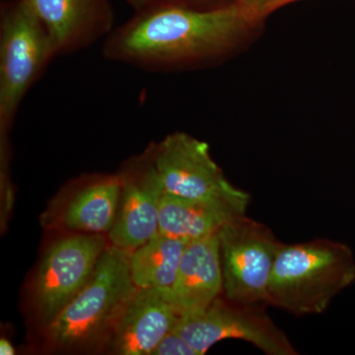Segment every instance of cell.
Returning <instances> with one entry per match:
<instances>
[{
	"label": "cell",
	"instance_id": "6da1fadb",
	"mask_svg": "<svg viewBox=\"0 0 355 355\" xmlns=\"http://www.w3.org/2000/svg\"><path fill=\"white\" fill-rule=\"evenodd\" d=\"M251 27L234 2L210 10L153 3L114 27L102 53L112 62L165 71L223 57Z\"/></svg>",
	"mask_w": 355,
	"mask_h": 355
},
{
	"label": "cell",
	"instance_id": "7a4b0ae2",
	"mask_svg": "<svg viewBox=\"0 0 355 355\" xmlns=\"http://www.w3.org/2000/svg\"><path fill=\"white\" fill-rule=\"evenodd\" d=\"M354 282V254L347 245L329 239L282 244L266 304L297 316L322 314Z\"/></svg>",
	"mask_w": 355,
	"mask_h": 355
},
{
	"label": "cell",
	"instance_id": "3957f363",
	"mask_svg": "<svg viewBox=\"0 0 355 355\" xmlns=\"http://www.w3.org/2000/svg\"><path fill=\"white\" fill-rule=\"evenodd\" d=\"M57 57L46 28L28 0L0 7V133L6 137L28 91Z\"/></svg>",
	"mask_w": 355,
	"mask_h": 355
},
{
	"label": "cell",
	"instance_id": "277c9868",
	"mask_svg": "<svg viewBox=\"0 0 355 355\" xmlns=\"http://www.w3.org/2000/svg\"><path fill=\"white\" fill-rule=\"evenodd\" d=\"M132 252L113 244L105 250L87 284L49 324L53 345L79 347L113 328L137 291L130 273Z\"/></svg>",
	"mask_w": 355,
	"mask_h": 355
},
{
	"label": "cell",
	"instance_id": "5b68a950",
	"mask_svg": "<svg viewBox=\"0 0 355 355\" xmlns=\"http://www.w3.org/2000/svg\"><path fill=\"white\" fill-rule=\"evenodd\" d=\"M166 193L223 203L246 214L251 197L233 186L209 153V144L186 132L167 135L150 151Z\"/></svg>",
	"mask_w": 355,
	"mask_h": 355
},
{
	"label": "cell",
	"instance_id": "8992f818",
	"mask_svg": "<svg viewBox=\"0 0 355 355\" xmlns=\"http://www.w3.org/2000/svg\"><path fill=\"white\" fill-rule=\"evenodd\" d=\"M263 304L220 295L205 309L180 317L173 331L183 336L198 355L225 340H244L268 355H297L288 336L268 316Z\"/></svg>",
	"mask_w": 355,
	"mask_h": 355
},
{
	"label": "cell",
	"instance_id": "52a82bcc",
	"mask_svg": "<svg viewBox=\"0 0 355 355\" xmlns=\"http://www.w3.org/2000/svg\"><path fill=\"white\" fill-rule=\"evenodd\" d=\"M223 294L246 303L268 301L273 265L282 243L268 226L240 214L218 231Z\"/></svg>",
	"mask_w": 355,
	"mask_h": 355
},
{
	"label": "cell",
	"instance_id": "ba28073f",
	"mask_svg": "<svg viewBox=\"0 0 355 355\" xmlns=\"http://www.w3.org/2000/svg\"><path fill=\"white\" fill-rule=\"evenodd\" d=\"M108 247L102 234L85 233L60 240L46 251L35 279L34 299L48 326L87 284Z\"/></svg>",
	"mask_w": 355,
	"mask_h": 355
},
{
	"label": "cell",
	"instance_id": "9c48e42d",
	"mask_svg": "<svg viewBox=\"0 0 355 355\" xmlns=\"http://www.w3.org/2000/svg\"><path fill=\"white\" fill-rule=\"evenodd\" d=\"M120 205L109 239L114 246L133 250L159 232L160 205L165 190L150 151L123 170Z\"/></svg>",
	"mask_w": 355,
	"mask_h": 355
},
{
	"label": "cell",
	"instance_id": "30bf717a",
	"mask_svg": "<svg viewBox=\"0 0 355 355\" xmlns=\"http://www.w3.org/2000/svg\"><path fill=\"white\" fill-rule=\"evenodd\" d=\"M46 28L57 55L85 50L114 29L108 0H28Z\"/></svg>",
	"mask_w": 355,
	"mask_h": 355
},
{
	"label": "cell",
	"instance_id": "8fae6325",
	"mask_svg": "<svg viewBox=\"0 0 355 355\" xmlns=\"http://www.w3.org/2000/svg\"><path fill=\"white\" fill-rule=\"evenodd\" d=\"M180 317L171 292L137 288L113 324V352L151 355Z\"/></svg>",
	"mask_w": 355,
	"mask_h": 355
},
{
	"label": "cell",
	"instance_id": "7c38bea8",
	"mask_svg": "<svg viewBox=\"0 0 355 355\" xmlns=\"http://www.w3.org/2000/svg\"><path fill=\"white\" fill-rule=\"evenodd\" d=\"M223 293V272L218 232L188 243L181 263L173 299L181 316L209 307Z\"/></svg>",
	"mask_w": 355,
	"mask_h": 355
},
{
	"label": "cell",
	"instance_id": "4fadbf2b",
	"mask_svg": "<svg viewBox=\"0 0 355 355\" xmlns=\"http://www.w3.org/2000/svg\"><path fill=\"white\" fill-rule=\"evenodd\" d=\"M237 210L223 203L203 202L164 193L160 205L159 232L186 243L218 232Z\"/></svg>",
	"mask_w": 355,
	"mask_h": 355
},
{
	"label": "cell",
	"instance_id": "5bb4252c",
	"mask_svg": "<svg viewBox=\"0 0 355 355\" xmlns=\"http://www.w3.org/2000/svg\"><path fill=\"white\" fill-rule=\"evenodd\" d=\"M121 193L120 175L89 182L65 207L62 224L70 230L88 234H109L118 214Z\"/></svg>",
	"mask_w": 355,
	"mask_h": 355
},
{
	"label": "cell",
	"instance_id": "9a60e30c",
	"mask_svg": "<svg viewBox=\"0 0 355 355\" xmlns=\"http://www.w3.org/2000/svg\"><path fill=\"white\" fill-rule=\"evenodd\" d=\"M188 243L157 233L146 244L133 250L130 273L137 288L171 292L176 284L182 256Z\"/></svg>",
	"mask_w": 355,
	"mask_h": 355
},
{
	"label": "cell",
	"instance_id": "2e32d148",
	"mask_svg": "<svg viewBox=\"0 0 355 355\" xmlns=\"http://www.w3.org/2000/svg\"><path fill=\"white\" fill-rule=\"evenodd\" d=\"M294 1L299 0H234V3L247 22L254 26L280 7Z\"/></svg>",
	"mask_w": 355,
	"mask_h": 355
},
{
	"label": "cell",
	"instance_id": "e0dca14e",
	"mask_svg": "<svg viewBox=\"0 0 355 355\" xmlns=\"http://www.w3.org/2000/svg\"><path fill=\"white\" fill-rule=\"evenodd\" d=\"M151 355H198L190 343L176 333L169 331L158 343Z\"/></svg>",
	"mask_w": 355,
	"mask_h": 355
},
{
	"label": "cell",
	"instance_id": "ac0fdd59",
	"mask_svg": "<svg viewBox=\"0 0 355 355\" xmlns=\"http://www.w3.org/2000/svg\"><path fill=\"white\" fill-rule=\"evenodd\" d=\"M214 1L216 0H154L153 3L174 4V6L190 7V8L200 9V10H210V9L219 8Z\"/></svg>",
	"mask_w": 355,
	"mask_h": 355
},
{
	"label": "cell",
	"instance_id": "d6986e66",
	"mask_svg": "<svg viewBox=\"0 0 355 355\" xmlns=\"http://www.w3.org/2000/svg\"><path fill=\"white\" fill-rule=\"evenodd\" d=\"M0 354H15V349H14L12 343L9 342V340H7L6 338H1V340H0Z\"/></svg>",
	"mask_w": 355,
	"mask_h": 355
},
{
	"label": "cell",
	"instance_id": "ffe728a7",
	"mask_svg": "<svg viewBox=\"0 0 355 355\" xmlns=\"http://www.w3.org/2000/svg\"><path fill=\"white\" fill-rule=\"evenodd\" d=\"M130 6L135 9V11L141 10L146 7L151 6L154 0H125Z\"/></svg>",
	"mask_w": 355,
	"mask_h": 355
}]
</instances>
